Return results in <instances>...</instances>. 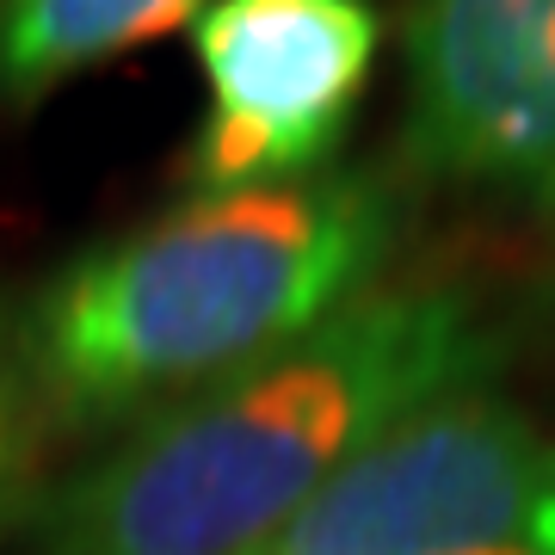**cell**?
Wrapping results in <instances>:
<instances>
[{"label": "cell", "mask_w": 555, "mask_h": 555, "mask_svg": "<svg viewBox=\"0 0 555 555\" xmlns=\"http://www.w3.org/2000/svg\"><path fill=\"white\" fill-rule=\"evenodd\" d=\"M185 38L204 118L179 179L192 198H222L327 173L371 87L383 20L358 0H217L192 13Z\"/></svg>", "instance_id": "obj_4"}, {"label": "cell", "mask_w": 555, "mask_h": 555, "mask_svg": "<svg viewBox=\"0 0 555 555\" xmlns=\"http://www.w3.org/2000/svg\"><path fill=\"white\" fill-rule=\"evenodd\" d=\"M401 179L525 198L555 222V0L401 13Z\"/></svg>", "instance_id": "obj_5"}, {"label": "cell", "mask_w": 555, "mask_h": 555, "mask_svg": "<svg viewBox=\"0 0 555 555\" xmlns=\"http://www.w3.org/2000/svg\"><path fill=\"white\" fill-rule=\"evenodd\" d=\"M401 222V179L327 167L297 185L185 198L75 254L13 321L38 426L124 438L302 346L389 278Z\"/></svg>", "instance_id": "obj_1"}, {"label": "cell", "mask_w": 555, "mask_h": 555, "mask_svg": "<svg viewBox=\"0 0 555 555\" xmlns=\"http://www.w3.org/2000/svg\"><path fill=\"white\" fill-rule=\"evenodd\" d=\"M543 321L555 327V222H550V266H543Z\"/></svg>", "instance_id": "obj_8"}, {"label": "cell", "mask_w": 555, "mask_h": 555, "mask_svg": "<svg viewBox=\"0 0 555 555\" xmlns=\"http://www.w3.org/2000/svg\"><path fill=\"white\" fill-rule=\"evenodd\" d=\"M500 339L456 278H383L327 327L142 420L31 500L38 555H259L364 444L494 383Z\"/></svg>", "instance_id": "obj_2"}, {"label": "cell", "mask_w": 555, "mask_h": 555, "mask_svg": "<svg viewBox=\"0 0 555 555\" xmlns=\"http://www.w3.org/2000/svg\"><path fill=\"white\" fill-rule=\"evenodd\" d=\"M192 0H0V112H31L62 80L192 25Z\"/></svg>", "instance_id": "obj_6"}, {"label": "cell", "mask_w": 555, "mask_h": 555, "mask_svg": "<svg viewBox=\"0 0 555 555\" xmlns=\"http://www.w3.org/2000/svg\"><path fill=\"white\" fill-rule=\"evenodd\" d=\"M259 555H555V433L494 383L438 396Z\"/></svg>", "instance_id": "obj_3"}, {"label": "cell", "mask_w": 555, "mask_h": 555, "mask_svg": "<svg viewBox=\"0 0 555 555\" xmlns=\"http://www.w3.org/2000/svg\"><path fill=\"white\" fill-rule=\"evenodd\" d=\"M38 408L25 389L13 327L0 321V537L13 531V518H31V469H38Z\"/></svg>", "instance_id": "obj_7"}]
</instances>
